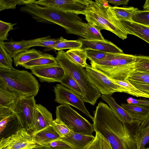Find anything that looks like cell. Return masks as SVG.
I'll return each mask as SVG.
<instances>
[{"label": "cell", "mask_w": 149, "mask_h": 149, "mask_svg": "<svg viewBox=\"0 0 149 149\" xmlns=\"http://www.w3.org/2000/svg\"><path fill=\"white\" fill-rule=\"evenodd\" d=\"M108 3L112 4L115 6L120 5H127L129 0H105Z\"/></svg>", "instance_id": "7dc6e473"}, {"label": "cell", "mask_w": 149, "mask_h": 149, "mask_svg": "<svg viewBox=\"0 0 149 149\" xmlns=\"http://www.w3.org/2000/svg\"><path fill=\"white\" fill-rule=\"evenodd\" d=\"M136 57L124 53H109L105 59L90 63L110 79L124 81L135 71Z\"/></svg>", "instance_id": "277c9868"}, {"label": "cell", "mask_w": 149, "mask_h": 149, "mask_svg": "<svg viewBox=\"0 0 149 149\" xmlns=\"http://www.w3.org/2000/svg\"><path fill=\"white\" fill-rule=\"evenodd\" d=\"M84 39L88 40H105L100 31L97 28L87 22L85 32Z\"/></svg>", "instance_id": "e575fe53"}, {"label": "cell", "mask_w": 149, "mask_h": 149, "mask_svg": "<svg viewBox=\"0 0 149 149\" xmlns=\"http://www.w3.org/2000/svg\"><path fill=\"white\" fill-rule=\"evenodd\" d=\"M89 0H39L35 2L44 7H50L66 12L84 14L90 3Z\"/></svg>", "instance_id": "8fae6325"}, {"label": "cell", "mask_w": 149, "mask_h": 149, "mask_svg": "<svg viewBox=\"0 0 149 149\" xmlns=\"http://www.w3.org/2000/svg\"></svg>", "instance_id": "f5cc1de1"}, {"label": "cell", "mask_w": 149, "mask_h": 149, "mask_svg": "<svg viewBox=\"0 0 149 149\" xmlns=\"http://www.w3.org/2000/svg\"><path fill=\"white\" fill-rule=\"evenodd\" d=\"M31 149H51L49 147L46 146L38 144L36 146Z\"/></svg>", "instance_id": "c3c4849f"}, {"label": "cell", "mask_w": 149, "mask_h": 149, "mask_svg": "<svg viewBox=\"0 0 149 149\" xmlns=\"http://www.w3.org/2000/svg\"><path fill=\"white\" fill-rule=\"evenodd\" d=\"M93 115L94 131L102 134L113 149H137L134 135L107 104L98 103Z\"/></svg>", "instance_id": "6da1fadb"}, {"label": "cell", "mask_w": 149, "mask_h": 149, "mask_svg": "<svg viewBox=\"0 0 149 149\" xmlns=\"http://www.w3.org/2000/svg\"><path fill=\"white\" fill-rule=\"evenodd\" d=\"M138 10L137 8L133 7H119L109 5L107 12L110 17L115 19L132 21L133 15Z\"/></svg>", "instance_id": "ffe728a7"}, {"label": "cell", "mask_w": 149, "mask_h": 149, "mask_svg": "<svg viewBox=\"0 0 149 149\" xmlns=\"http://www.w3.org/2000/svg\"><path fill=\"white\" fill-rule=\"evenodd\" d=\"M127 34L136 36L149 43V26L133 21L120 20Z\"/></svg>", "instance_id": "d6986e66"}, {"label": "cell", "mask_w": 149, "mask_h": 149, "mask_svg": "<svg viewBox=\"0 0 149 149\" xmlns=\"http://www.w3.org/2000/svg\"><path fill=\"white\" fill-rule=\"evenodd\" d=\"M85 72L90 80L102 95H112L115 92L127 93V89L114 82L100 70L87 65Z\"/></svg>", "instance_id": "ba28073f"}, {"label": "cell", "mask_w": 149, "mask_h": 149, "mask_svg": "<svg viewBox=\"0 0 149 149\" xmlns=\"http://www.w3.org/2000/svg\"><path fill=\"white\" fill-rule=\"evenodd\" d=\"M112 147L107 140L98 132H95L93 141L85 149H111Z\"/></svg>", "instance_id": "f546056e"}, {"label": "cell", "mask_w": 149, "mask_h": 149, "mask_svg": "<svg viewBox=\"0 0 149 149\" xmlns=\"http://www.w3.org/2000/svg\"><path fill=\"white\" fill-rule=\"evenodd\" d=\"M144 149H149V148H145Z\"/></svg>", "instance_id": "f907efd6"}, {"label": "cell", "mask_w": 149, "mask_h": 149, "mask_svg": "<svg viewBox=\"0 0 149 149\" xmlns=\"http://www.w3.org/2000/svg\"><path fill=\"white\" fill-rule=\"evenodd\" d=\"M135 71L149 73V57L137 56Z\"/></svg>", "instance_id": "74e56055"}, {"label": "cell", "mask_w": 149, "mask_h": 149, "mask_svg": "<svg viewBox=\"0 0 149 149\" xmlns=\"http://www.w3.org/2000/svg\"><path fill=\"white\" fill-rule=\"evenodd\" d=\"M34 96L22 98L14 110L22 128L27 131L32 129V123L35 108L36 105Z\"/></svg>", "instance_id": "30bf717a"}, {"label": "cell", "mask_w": 149, "mask_h": 149, "mask_svg": "<svg viewBox=\"0 0 149 149\" xmlns=\"http://www.w3.org/2000/svg\"><path fill=\"white\" fill-rule=\"evenodd\" d=\"M58 63L56 57L48 54L45 53L44 56L29 62L21 65L26 69H30L35 67Z\"/></svg>", "instance_id": "4316f807"}, {"label": "cell", "mask_w": 149, "mask_h": 149, "mask_svg": "<svg viewBox=\"0 0 149 149\" xmlns=\"http://www.w3.org/2000/svg\"><path fill=\"white\" fill-rule=\"evenodd\" d=\"M42 145L51 149H72L68 145L58 139Z\"/></svg>", "instance_id": "b9f144b4"}, {"label": "cell", "mask_w": 149, "mask_h": 149, "mask_svg": "<svg viewBox=\"0 0 149 149\" xmlns=\"http://www.w3.org/2000/svg\"><path fill=\"white\" fill-rule=\"evenodd\" d=\"M50 125L53 127L60 138L65 137L72 131L58 119L53 120Z\"/></svg>", "instance_id": "d590c367"}, {"label": "cell", "mask_w": 149, "mask_h": 149, "mask_svg": "<svg viewBox=\"0 0 149 149\" xmlns=\"http://www.w3.org/2000/svg\"><path fill=\"white\" fill-rule=\"evenodd\" d=\"M82 45V43L78 40H69L64 39L63 37L61 40L52 46L51 50L59 51L65 49L80 48L81 47Z\"/></svg>", "instance_id": "1f68e13d"}, {"label": "cell", "mask_w": 149, "mask_h": 149, "mask_svg": "<svg viewBox=\"0 0 149 149\" xmlns=\"http://www.w3.org/2000/svg\"><path fill=\"white\" fill-rule=\"evenodd\" d=\"M109 5L105 0H91L84 15L87 22L100 31H109L124 40L128 34L120 21L109 15L107 10Z\"/></svg>", "instance_id": "5b68a950"}, {"label": "cell", "mask_w": 149, "mask_h": 149, "mask_svg": "<svg viewBox=\"0 0 149 149\" xmlns=\"http://www.w3.org/2000/svg\"><path fill=\"white\" fill-rule=\"evenodd\" d=\"M3 44L6 50L13 58L19 53L31 47L29 40L15 41L11 38L9 42L3 41Z\"/></svg>", "instance_id": "cb8c5ba5"}, {"label": "cell", "mask_w": 149, "mask_h": 149, "mask_svg": "<svg viewBox=\"0 0 149 149\" xmlns=\"http://www.w3.org/2000/svg\"><path fill=\"white\" fill-rule=\"evenodd\" d=\"M101 97L109 105L114 114L122 122L130 125L136 124L133 118L125 109L117 103L112 95H102Z\"/></svg>", "instance_id": "e0dca14e"}, {"label": "cell", "mask_w": 149, "mask_h": 149, "mask_svg": "<svg viewBox=\"0 0 149 149\" xmlns=\"http://www.w3.org/2000/svg\"><path fill=\"white\" fill-rule=\"evenodd\" d=\"M0 87L15 93L22 98L35 96L40 85L30 72L14 68L11 70L0 68Z\"/></svg>", "instance_id": "3957f363"}, {"label": "cell", "mask_w": 149, "mask_h": 149, "mask_svg": "<svg viewBox=\"0 0 149 149\" xmlns=\"http://www.w3.org/2000/svg\"><path fill=\"white\" fill-rule=\"evenodd\" d=\"M149 129V116L143 123L138 126L136 130L134 137L139 136L144 133Z\"/></svg>", "instance_id": "ee69618b"}, {"label": "cell", "mask_w": 149, "mask_h": 149, "mask_svg": "<svg viewBox=\"0 0 149 149\" xmlns=\"http://www.w3.org/2000/svg\"><path fill=\"white\" fill-rule=\"evenodd\" d=\"M134 138L137 149H145V146L149 143V129L144 133Z\"/></svg>", "instance_id": "60d3db41"}, {"label": "cell", "mask_w": 149, "mask_h": 149, "mask_svg": "<svg viewBox=\"0 0 149 149\" xmlns=\"http://www.w3.org/2000/svg\"><path fill=\"white\" fill-rule=\"evenodd\" d=\"M21 128L15 115L0 119V139L11 136Z\"/></svg>", "instance_id": "ac0fdd59"}, {"label": "cell", "mask_w": 149, "mask_h": 149, "mask_svg": "<svg viewBox=\"0 0 149 149\" xmlns=\"http://www.w3.org/2000/svg\"><path fill=\"white\" fill-rule=\"evenodd\" d=\"M137 88L141 91L149 94V84H146L137 83L129 81Z\"/></svg>", "instance_id": "bcb514c9"}, {"label": "cell", "mask_w": 149, "mask_h": 149, "mask_svg": "<svg viewBox=\"0 0 149 149\" xmlns=\"http://www.w3.org/2000/svg\"><path fill=\"white\" fill-rule=\"evenodd\" d=\"M56 118L58 119L73 132L92 135L93 124L79 114L70 105L61 104L56 107Z\"/></svg>", "instance_id": "52a82bcc"}, {"label": "cell", "mask_w": 149, "mask_h": 149, "mask_svg": "<svg viewBox=\"0 0 149 149\" xmlns=\"http://www.w3.org/2000/svg\"><path fill=\"white\" fill-rule=\"evenodd\" d=\"M88 58L90 62H95L105 59L109 53L105 52L91 49H85Z\"/></svg>", "instance_id": "ab89813d"}, {"label": "cell", "mask_w": 149, "mask_h": 149, "mask_svg": "<svg viewBox=\"0 0 149 149\" xmlns=\"http://www.w3.org/2000/svg\"><path fill=\"white\" fill-rule=\"evenodd\" d=\"M45 53L34 49L27 50L21 52L13 58L15 66L22 65L32 60L43 57Z\"/></svg>", "instance_id": "d4e9b609"}, {"label": "cell", "mask_w": 149, "mask_h": 149, "mask_svg": "<svg viewBox=\"0 0 149 149\" xmlns=\"http://www.w3.org/2000/svg\"><path fill=\"white\" fill-rule=\"evenodd\" d=\"M95 136L72 131L65 137L58 140L65 143L72 149H85L93 141Z\"/></svg>", "instance_id": "2e32d148"}, {"label": "cell", "mask_w": 149, "mask_h": 149, "mask_svg": "<svg viewBox=\"0 0 149 149\" xmlns=\"http://www.w3.org/2000/svg\"><path fill=\"white\" fill-rule=\"evenodd\" d=\"M111 149H113V148H112Z\"/></svg>", "instance_id": "816d5d0a"}, {"label": "cell", "mask_w": 149, "mask_h": 149, "mask_svg": "<svg viewBox=\"0 0 149 149\" xmlns=\"http://www.w3.org/2000/svg\"><path fill=\"white\" fill-rule=\"evenodd\" d=\"M60 83L65 87L81 97L83 99L84 95L80 87L76 81L70 75L65 73L64 77Z\"/></svg>", "instance_id": "4dcf8cb0"}, {"label": "cell", "mask_w": 149, "mask_h": 149, "mask_svg": "<svg viewBox=\"0 0 149 149\" xmlns=\"http://www.w3.org/2000/svg\"><path fill=\"white\" fill-rule=\"evenodd\" d=\"M0 149H31L38 144L31 134L24 128L19 130L15 134L0 139Z\"/></svg>", "instance_id": "7c38bea8"}, {"label": "cell", "mask_w": 149, "mask_h": 149, "mask_svg": "<svg viewBox=\"0 0 149 149\" xmlns=\"http://www.w3.org/2000/svg\"><path fill=\"white\" fill-rule=\"evenodd\" d=\"M55 101L61 104L71 105L77 109L92 120L93 117L90 114L84 104L82 98L61 84H57L54 87Z\"/></svg>", "instance_id": "9c48e42d"}, {"label": "cell", "mask_w": 149, "mask_h": 149, "mask_svg": "<svg viewBox=\"0 0 149 149\" xmlns=\"http://www.w3.org/2000/svg\"><path fill=\"white\" fill-rule=\"evenodd\" d=\"M66 52L72 60L82 67L85 68L88 65L86 61L88 58L85 49L81 48L72 49Z\"/></svg>", "instance_id": "484cf974"}, {"label": "cell", "mask_w": 149, "mask_h": 149, "mask_svg": "<svg viewBox=\"0 0 149 149\" xmlns=\"http://www.w3.org/2000/svg\"><path fill=\"white\" fill-rule=\"evenodd\" d=\"M62 36L57 38H52L50 36L36 39L30 40V41L31 47L35 46L45 47L50 50L53 45L60 42L62 38Z\"/></svg>", "instance_id": "83f0119b"}, {"label": "cell", "mask_w": 149, "mask_h": 149, "mask_svg": "<svg viewBox=\"0 0 149 149\" xmlns=\"http://www.w3.org/2000/svg\"><path fill=\"white\" fill-rule=\"evenodd\" d=\"M143 7L144 10L149 9V0L146 1Z\"/></svg>", "instance_id": "681fc988"}, {"label": "cell", "mask_w": 149, "mask_h": 149, "mask_svg": "<svg viewBox=\"0 0 149 149\" xmlns=\"http://www.w3.org/2000/svg\"><path fill=\"white\" fill-rule=\"evenodd\" d=\"M56 58L65 73L71 76L80 87L84 102L94 105L101 97V94L89 79L85 69L72 60L63 50L58 51Z\"/></svg>", "instance_id": "8992f818"}, {"label": "cell", "mask_w": 149, "mask_h": 149, "mask_svg": "<svg viewBox=\"0 0 149 149\" xmlns=\"http://www.w3.org/2000/svg\"><path fill=\"white\" fill-rule=\"evenodd\" d=\"M36 0H0V11L4 10L15 9L17 5L23 6L35 3Z\"/></svg>", "instance_id": "836d02e7"}, {"label": "cell", "mask_w": 149, "mask_h": 149, "mask_svg": "<svg viewBox=\"0 0 149 149\" xmlns=\"http://www.w3.org/2000/svg\"><path fill=\"white\" fill-rule=\"evenodd\" d=\"M82 44L81 48L91 49L108 53H122L123 51L111 41L105 40H88L81 38L78 39Z\"/></svg>", "instance_id": "9a60e30c"}, {"label": "cell", "mask_w": 149, "mask_h": 149, "mask_svg": "<svg viewBox=\"0 0 149 149\" xmlns=\"http://www.w3.org/2000/svg\"><path fill=\"white\" fill-rule=\"evenodd\" d=\"M31 135L34 141L38 144L41 145L60 138L58 134L51 125Z\"/></svg>", "instance_id": "44dd1931"}, {"label": "cell", "mask_w": 149, "mask_h": 149, "mask_svg": "<svg viewBox=\"0 0 149 149\" xmlns=\"http://www.w3.org/2000/svg\"><path fill=\"white\" fill-rule=\"evenodd\" d=\"M145 79H149V73L135 71L131 75L128 80L135 81L139 80Z\"/></svg>", "instance_id": "7bdbcfd3"}, {"label": "cell", "mask_w": 149, "mask_h": 149, "mask_svg": "<svg viewBox=\"0 0 149 149\" xmlns=\"http://www.w3.org/2000/svg\"><path fill=\"white\" fill-rule=\"evenodd\" d=\"M17 23L7 22L0 20V41L9 40L8 39V32L15 29L13 27Z\"/></svg>", "instance_id": "f35d334b"}, {"label": "cell", "mask_w": 149, "mask_h": 149, "mask_svg": "<svg viewBox=\"0 0 149 149\" xmlns=\"http://www.w3.org/2000/svg\"><path fill=\"white\" fill-rule=\"evenodd\" d=\"M41 82H60L65 75L64 70L58 63L35 67L30 69Z\"/></svg>", "instance_id": "4fadbf2b"}, {"label": "cell", "mask_w": 149, "mask_h": 149, "mask_svg": "<svg viewBox=\"0 0 149 149\" xmlns=\"http://www.w3.org/2000/svg\"><path fill=\"white\" fill-rule=\"evenodd\" d=\"M126 100L128 104L138 105L149 109L148 100L136 99L130 97L127 99Z\"/></svg>", "instance_id": "f6af8a7d"}, {"label": "cell", "mask_w": 149, "mask_h": 149, "mask_svg": "<svg viewBox=\"0 0 149 149\" xmlns=\"http://www.w3.org/2000/svg\"><path fill=\"white\" fill-rule=\"evenodd\" d=\"M22 98L16 93L0 87V107H7L14 111Z\"/></svg>", "instance_id": "603a6c76"}, {"label": "cell", "mask_w": 149, "mask_h": 149, "mask_svg": "<svg viewBox=\"0 0 149 149\" xmlns=\"http://www.w3.org/2000/svg\"><path fill=\"white\" fill-rule=\"evenodd\" d=\"M53 120L52 113L45 107L41 104H36L34 110L31 134L50 125Z\"/></svg>", "instance_id": "5bb4252c"}, {"label": "cell", "mask_w": 149, "mask_h": 149, "mask_svg": "<svg viewBox=\"0 0 149 149\" xmlns=\"http://www.w3.org/2000/svg\"><path fill=\"white\" fill-rule=\"evenodd\" d=\"M19 10L30 15L38 22L57 24L63 27L67 33L84 38L86 23L77 14L42 7L35 3L22 6Z\"/></svg>", "instance_id": "7a4b0ae2"}, {"label": "cell", "mask_w": 149, "mask_h": 149, "mask_svg": "<svg viewBox=\"0 0 149 149\" xmlns=\"http://www.w3.org/2000/svg\"><path fill=\"white\" fill-rule=\"evenodd\" d=\"M121 107L133 118L138 126L149 116V109L132 104H123Z\"/></svg>", "instance_id": "7402d4cb"}, {"label": "cell", "mask_w": 149, "mask_h": 149, "mask_svg": "<svg viewBox=\"0 0 149 149\" xmlns=\"http://www.w3.org/2000/svg\"><path fill=\"white\" fill-rule=\"evenodd\" d=\"M132 21L149 26V9L137 11L133 15Z\"/></svg>", "instance_id": "8d00e7d4"}, {"label": "cell", "mask_w": 149, "mask_h": 149, "mask_svg": "<svg viewBox=\"0 0 149 149\" xmlns=\"http://www.w3.org/2000/svg\"><path fill=\"white\" fill-rule=\"evenodd\" d=\"M0 41V68L11 70L13 68L12 57L6 50Z\"/></svg>", "instance_id": "d6a6232c"}, {"label": "cell", "mask_w": 149, "mask_h": 149, "mask_svg": "<svg viewBox=\"0 0 149 149\" xmlns=\"http://www.w3.org/2000/svg\"><path fill=\"white\" fill-rule=\"evenodd\" d=\"M112 80L114 82L125 88L127 90V94L136 97L149 98V94L137 88L128 80L124 81Z\"/></svg>", "instance_id": "f1b7e54d"}]
</instances>
